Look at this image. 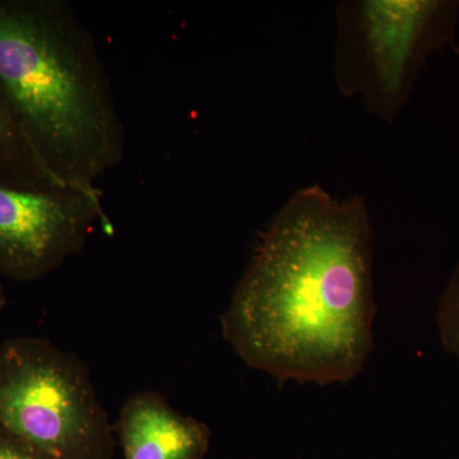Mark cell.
I'll list each match as a JSON object with an SVG mask.
<instances>
[{
  "label": "cell",
  "instance_id": "cell-1",
  "mask_svg": "<svg viewBox=\"0 0 459 459\" xmlns=\"http://www.w3.org/2000/svg\"><path fill=\"white\" fill-rule=\"evenodd\" d=\"M376 314L367 202L314 186L296 190L262 232L221 327L253 369L325 385L364 369Z\"/></svg>",
  "mask_w": 459,
  "mask_h": 459
},
{
  "label": "cell",
  "instance_id": "cell-2",
  "mask_svg": "<svg viewBox=\"0 0 459 459\" xmlns=\"http://www.w3.org/2000/svg\"><path fill=\"white\" fill-rule=\"evenodd\" d=\"M0 99L57 183L99 189L126 137L89 27L63 0H0Z\"/></svg>",
  "mask_w": 459,
  "mask_h": 459
},
{
  "label": "cell",
  "instance_id": "cell-3",
  "mask_svg": "<svg viewBox=\"0 0 459 459\" xmlns=\"http://www.w3.org/2000/svg\"><path fill=\"white\" fill-rule=\"evenodd\" d=\"M0 430L48 459H114L117 446L86 365L36 338L0 344Z\"/></svg>",
  "mask_w": 459,
  "mask_h": 459
},
{
  "label": "cell",
  "instance_id": "cell-4",
  "mask_svg": "<svg viewBox=\"0 0 459 459\" xmlns=\"http://www.w3.org/2000/svg\"><path fill=\"white\" fill-rule=\"evenodd\" d=\"M458 12L459 3L446 0L341 2L333 66L338 90L394 122L429 59L451 44Z\"/></svg>",
  "mask_w": 459,
  "mask_h": 459
},
{
  "label": "cell",
  "instance_id": "cell-5",
  "mask_svg": "<svg viewBox=\"0 0 459 459\" xmlns=\"http://www.w3.org/2000/svg\"><path fill=\"white\" fill-rule=\"evenodd\" d=\"M99 222L110 229L100 189L0 183V276L42 279L82 252Z\"/></svg>",
  "mask_w": 459,
  "mask_h": 459
},
{
  "label": "cell",
  "instance_id": "cell-6",
  "mask_svg": "<svg viewBox=\"0 0 459 459\" xmlns=\"http://www.w3.org/2000/svg\"><path fill=\"white\" fill-rule=\"evenodd\" d=\"M114 428L126 459H204L212 437L204 422L172 409L155 391L129 395Z\"/></svg>",
  "mask_w": 459,
  "mask_h": 459
},
{
  "label": "cell",
  "instance_id": "cell-7",
  "mask_svg": "<svg viewBox=\"0 0 459 459\" xmlns=\"http://www.w3.org/2000/svg\"><path fill=\"white\" fill-rule=\"evenodd\" d=\"M0 183L27 186H62L45 171L0 99Z\"/></svg>",
  "mask_w": 459,
  "mask_h": 459
},
{
  "label": "cell",
  "instance_id": "cell-8",
  "mask_svg": "<svg viewBox=\"0 0 459 459\" xmlns=\"http://www.w3.org/2000/svg\"><path fill=\"white\" fill-rule=\"evenodd\" d=\"M437 327L443 349L459 359V262L440 298Z\"/></svg>",
  "mask_w": 459,
  "mask_h": 459
},
{
  "label": "cell",
  "instance_id": "cell-9",
  "mask_svg": "<svg viewBox=\"0 0 459 459\" xmlns=\"http://www.w3.org/2000/svg\"><path fill=\"white\" fill-rule=\"evenodd\" d=\"M0 459H48L0 430Z\"/></svg>",
  "mask_w": 459,
  "mask_h": 459
},
{
  "label": "cell",
  "instance_id": "cell-10",
  "mask_svg": "<svg viewBox=\"0 0 459 459\" xmlns=\"http://www.w3.org/2000/svg\"><path fill=\"white\" fill-rule=\"evenodd\" d=\"M4 303H5L4 292H3V287H2V285H0V309H2L3 305H4Z\"/></svg>",
  "mask_w": 459,
  "mask_h": 459
},
{
  "label": "cell",
  "instance_id": "cell-11",
  "mask_svg": "<svg viewBox=\"0 0 459 459\" xmlns=\"http://www.w3.org/2000/svg\"><path fill=\"white\" fill-rule=\"evenodd\" d=\"M455 54H457L458 60H459V49H458V48H455Z\"/></svg>",
  "mask_w": 459,
  "mask_h": 459
}]
</instances>
